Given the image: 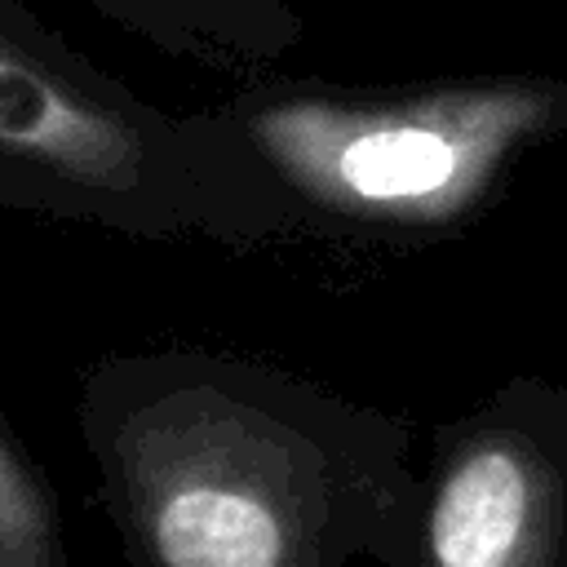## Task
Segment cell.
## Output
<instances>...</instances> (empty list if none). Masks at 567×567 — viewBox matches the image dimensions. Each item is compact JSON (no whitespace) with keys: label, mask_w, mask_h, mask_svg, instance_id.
<instances>
[{"label":"cell","mask_w":567,"mask_h":567,"mask_svg":"<svg viewBox=\"0 0 567 567\" xmlns=\"http://www.w3.org/2000/svg\"><path fill=\"white\" fill-rule=\"evenodd\" d=\"M567 124V80H483L390 106H292L279 142L368 208L443 217Z\"/></svg>","instance_id":"cell-1"},{"label":"cell","mask_w":567,"mask_h":567,"mask_svg":"<svg viewBox=\"0 0 567 567\" xmlns=\"http://www.w3.org/2000/svg\"><path fill=\"white\" fill-rule=\"evenodd\" d=\"M0 137L58 159H111L115 133L84 102L0 49Z\"/></svg>","instance_id":"cell-4"},{"label":"cell","mask_w":567,"mask_h":567,"mask_svg":"<svg viewBox=\"0 0 567 567\" xmlns=\"http://www.w3.org/2000/svg\"><path fill=\"white\" fill-rule=\"evenodd\" d=\"M159 549L168 567H275V518L235 492H182L159 514Z\"/></svg>","instance_id":"cell-3"},{"label":"cell","mask_w":567,"mask_h":567,"mask_svg":"<svg viewBox=\"0 0 567 567\" xmlns=\"http://www.w3.org/2000/svg\"><path fill=\"white\" fill-rule=\"evenodd\" d=\"M434 567H545L554 483L536 452L487 443L443 483L430 523Z\"/></svg>","instance_id":"cell-2"}]
</instances>
